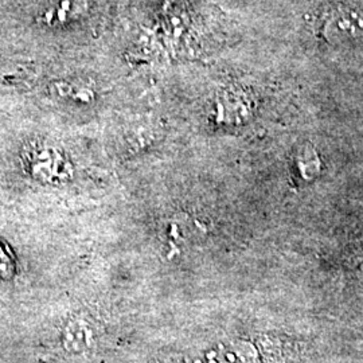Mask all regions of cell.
Listing matches in <instances>:
<instances>
[{
    "label": "cell",
    "mask_w": 363,
    "mask_h": 363,
    "mask_svg": "<svg viewBox=\"0 0 363 363\" xmlns=\"http://www.w3.org/2000/svg\"><path fill=\"white\" fill-rule=\"evenodd\" d=\"M292 166L296 177L306 182L313 179V177L320 171L319 157L312 147H301L298 150V152L294 155Z\"/></svg>",
    "instance_id": "277c9868"
},
{
    "label": "cell",
    "mask_w": 363,
    "mask_h": 363,
    "mask_svg": "<svg viewBox=\"0 0 363 363\" xmlns=\"http://www.w3.org/2000/svg\"><path fill=\"white\" fill-rule=\"evenodd\" d=\"M316 31L328 43L363 37V6L335 4L316 16Z\"/></svg>",
    "instance_id": "7a4b0ae2"
},
{
    "label": "cell",
    "mask_w": 363,
    "mask_h": 363,
    "mask_svg": "<svg viewBox=\"0 0 363 363\" xmlns=\"http://www.w3.org/2000/svg\"><path fill=\"white\" fill-rule=\"evenodd\" d=\"M30 177L45 184H62L73 178L74 167L65 151L48 140H33L22 152Z\"/></svg>",
    "instance_id": "6da1fadb"
},
{
    "label": "cell",
    "mask_w": 363,
    "mask_h": 363,
    "mask_svg": "<svg viewBox=\"0 0 363 363\" xmlns=\"http://www.w3.org/2000/svg\"><path fill=\"white\" fill-rule=\"evenodd\" d=\"M58 94L74 100V101H82V103H88L93 100V91L91 88H86L84 85L76 86V85H69V84H58Z\"/></svg>",
    "instance_id": "5b68a950"
},
{
    "label": "cell",
    "mask_w": 363,
    "mask_h": 363,
    "mask_svg": "<svg viewBox=\"0 0 363 363\" xmlns=\"http://www.w3.org/2000/svg\"><path fill=\"white\" fill-rule=\"evenodd\" d=\"M15 261L7 245L0 242V279L11 280L15 274Z\"/></svg>",
    "instance_id": "8992f818"
},
{
    "label": "cell",
    "mask_w": 363,
    "mask_h": 363,
    "mask_svg": "<svg viewBox=\"0 0 363 363\" xmlns=\"http://www.w3.org/2000/svg\"><path fill=\"white\" fill-rule=\"evenodd\" d=\"M85 11V0H58V3L46 13V21L50 25H62L79 18Z\"/></svg>",
    "instance_id": "3957f363"
}]
</instances>
